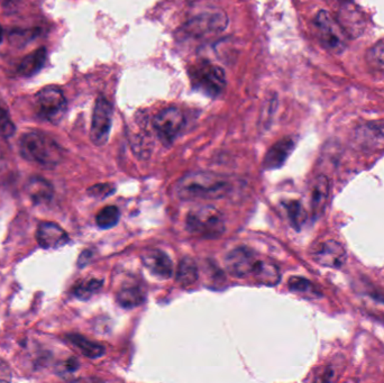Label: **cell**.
Listing matches in <instances>:
<instances>
[{
  "instance_id": "6da1fadb",
  "label": "cell",
  "mask_w": 384,
  "mask_h": 383,
  "mask_svg": "<svg viewBox=\"0 0 384 383\" xmlns=\"http://www.w3.org/2000/svg\"><path fill=\"white\" fill-rule=\"evenodd\" d=\"M233 183L215 172H190L176 183L174 193L183 201L218 200L232 193Z\"/></svg>"
},
{
  "instance_id": "7a4b0ae2",
  "label": "cell",
  "mask_w": 384,
  "mask_h": 383,
  "mask_svg": "<svg viewBox=\"0 0 384 383\" xmlns=\"http://www.w3.org/2000/svg\"><path fill=\"white\" fill-rule=\"evenodd\" d=\"M19 151L27 161L43 167L53 168L62 160V148L45 133L33 131L23 135L19 141Z\"/></svg>"
},
{
  "instance_id": "3957f363",
  "label": "cell",
  "mask_w": 384,
  "mask_h": 383,
  "mask_svg": "<svg viewBox=\"0 0 384 383\" xmlns=\"http://www.w3.org/2000/svg\"><path fill=\"white\" fill-rule=\"evenodd\" d=\"M188 232L199 238L215 240L226 230L224 215L216 207L199 205L192 208L186 217Z\"/></svg>"
},
{
  "instance_id": "277c9868",
  "label": "cell",
  "mask_w": 384,
  "mask_h": 383,
  "mask_svg": "<svg viewBox=\"0 0 384 383\" xmlns=\"http://www.w3.org/2000/svg\"><path fill=\"white\" fill-rule=\"evenodd\" d=\"M321 44L335 54H342L348 44V35L332 14L320 11L313 21Z\"/></svg>"
},
{
  "instance_id": "5b68a950",
  "label": "cell",
  "mask_w": 384,
  "mask_h": 383,
  "mask_svg": "<svg viewBox=\"0 0 384 383\" xmlns=\"http://www.w3.org/2000/svg\"><path fill=\"white\" fill-rule=\"evenodd\" d=\"M68 108L64 93L56 86H48L35 96V113L45 122L59 124Z\"/></svg>"
},
{
  "instance_id": "8992f818",
  "label": "cell",
  "mask_w": 384,
  "mask_h": 383,
  "mask_svg": "<svg viewBox=\"0 0 384 383\" xmlns=\"http://www.w3.org/2000/svg\"><path fill=\"white\" fill-rule=\"evenodd\" d=\"M192 86L209 97H216L226 87V74L221 66L208 61L192 66L190 71Z\"/></svg>"
},
{
  "instance_id": "52a82bcc",
  "label": "cell",
  "mask_w": 384,
  "mask_h": 383,
  "mask_svg": "<svg viewBox=\"0 0 384 383\" xmlns=\"http://www.w3.org/2000/svg\"><path fill=\"white\" fill-rule=\"evenodd\" d=\"M113 122V107L107 99L101 96L96 101L92 114L90 138L97 146L105 145L111 134Z\"/></svg>"
},
{
  "instance_id": "ba28073f",
  "label": "cell",
  "mask_w": 384,
  "mask_h": 383,
  "mask_svg": "<svg viewBox=\"0 0 384 383\" xmlns=\"http://www.w3.org/2000/svg\"><path fill=\"white\" fill-rule=\"evenodd\" d=\"M184 124L182 111L176 107H168L153 118V127L164 145H170L181 132Z\"/></svg>"
},
{
  "instance_id": "9c48e42d",
  "label": "cell",
  "mask_w": 384,
  "mask_h": 383,
  "mask_svg": "<svg viewBox=\"0 0 384 383\" xmlns=\"http://www.w3.org/2000/svg\"><path fill=\"white\" fill-rule=\"evenodd\" d=\"M261 260L262 259H260L253 250L242 246L227 254L225 257V267L229 275L243 279L256 275Z\"/></svg>"
},
{
  "instance_id": "30bf717a",
  "label": "cell",
  "mask_w": 384,
  "mask_h": 383,
  "mask_svg": "<svg viewBox=\"0 0 384 383\" xmlns=\"http://www.w3.org/2000/svg\"><path fill=\"white\" fill-rule=\"evenodd\" d=\"M330 1L336 4V19L348 37L356 39L360 36L365 27V21L358 6L353 3V0H328V3Z\"/></svg>"
},
{
  "instance_id": "8fae6325",
  "label": "cell",
  "mask_w": 384,
  "mask_h": 383,
  "mask_svg": "<svg viewBox=\"0 0 384 383\" xmlns=\"http://www.w3.org/2000/svg\"><path fill=\"white\" fill-rule=\"evenodd\" d=\"M227 25V19L224 13L219 11H208L199 14L188 23L190 34L203 36L206 34L221 32Z\"/></svg>"
},
{
  "instance_id": "7c38bea8",
  "label": "cell",
  "mask_w": 384,
  "mask_h": 383,
  "mask_svg": "<svg viewBox=\"0 0 384 383\" xmlns=\"http://www.w3.org/2000/svg\"><path fill=\"white\" fill-rule=\"evenodd\" d=\"M313 260L323 267L340 269L346 262V251L342 244L328 240L313 250Z\"/></svg>"
},
{
  "instance_id": "4fadbf2b",
  "label": "cell",
  "mask_w": 384,
  "mask_h": 383,
  "mask_svg": "<svg viewBox=\"0 0 384 383\" xmlns=\"http://www.w3.org/2000/svg\"><path fill=\"white\" fill-rule=\"evenodd\" d=\"M37 243L45 250L60 249L70 242L68 233L60 225L52 222H43L36 230Z\"/></svg>"
},
{
  "instance_id": "5bb4252c",
  "label": "cell",
  "mask_w": 384,
  "mask_h": 383,
  "mask_svg": "<svg viewBox=\"0 0 384 383\" xmlns=\"http://www.w3.org/2000/svg\"><path fill=\"white\" fill-rule=\"evenodd\" d=\"M356 145L365 151H384V124H366L354 134Z\"/></svg>"
},
{
  "instance_id": "9a60e30c",
  "label": "cell",
  "mask_w": 384,
  "mask_h": 383,
  "mask_svg": "<svg viewBox=\"0 0 384 383\" xmlns=\"http://www.w3.org/2000/svg\"><path fill=\"white\" fill-rule=\"evenodd\" d=\"M142 262L145 267L154 277L166 280L173 275V263L166 252L161 250H148L142 254Z\"/></svg>"
},
{
  "instance_id": "2e32d148",
  "label": "cell",
  "mask_w": 384,
  "mask_h": 383,
  "mask_svg": "<svg viewBox=\"0 0 384 383\" xmlns=\"http://www.w3.org/2000/svg\"><path fill=\"white\" fill-rule=\"evenodd\" d=\"M329 193H330V183L326 175H318L313 180L310 188V209L311 215L315 220L324 215Z\"/></svg>"
},
{
  "instance_id": "e0dca14e",
  "label": "cell",
  "mask_w": 384,
  "mask_h": 383,
  "mask_svg": "<svg viewBox=\"0 0 384 383\" xmlns=\"http://www.w3.org/2000/svg\"><path fill=\"white\" fill-rule=\"evenodd\" d=\"M295 145V142L293 138H284L278 141L264 156L263 169L268 171L280 169L286 163L290 154L293 153Z\"/></svg>"
},
{
  "instance_id": "ac0fdd59",
  "label": "cell",
  "mask_w": 384,
  "mask_h": 383,
  "mask_svg": "<svg viewBox=\"0 0 384 383\" xmlns=\"http://www.w3.org/2000/svg\"><path fill=\"white\" fill-rule=\"evenodd\" d=\"M26 191L29 198L32 199L34 205L49 204L53 198V185L48 180L35 175L29 180L26 185Z\"/></svg>"
},
{
  "instance_id": "d6986e66",
  "label": "cell",
  "mask_w": 384,
  "mask_h": 383,
  "mask_svg": "<svg viewBox=\"0 0 384 383\" xmlns=\"http://www.w3.org/2000/svg\"><path fill=\"white\" fill-rule=\"evenodd\" d=\"M66 341L74 345L84 357L89 359H99L105 354V347L97 342L90 341L79 334H69Z\"/></svg>"
},
{
  "instance_id": "ffe728a7",
  "label": "cell",
  "mask_w": 384,
  "mask_h": 383,
  "mask_svg": "<svg viewBox=\"0 0 384 383\" xmlns=\"http://www.w3.org/2000/svg\"><path fill=\"white\" fill-rule=\"evenodd\" d=\"M46 50L44 48H37L32 53L25 56L19 66V73L23 77H33L37 72H40L46 62Z\"/></svg>"
},
{
  "instance_id": "44dd1931",
  "label": "cell",
  "mask_w": 384,
  "mask_h": 383,
  "mask_svg": "<svg viewBox=\"0 0 384 383\" xmlns=\"http://www.w3.org/2000/svg\"><path fill=\"white\" fill-rule=\"evenodd\" d=\"M198 279H199V270L195 260L191 257H183L176 269V282L182 287H190L195 285Z\"/></svg>"
},
{
  "instance_id": "7402d4cb",
  "label": "cell",
  "mask_w": 384,
  "mask_h": 383,
  "mask_svg": "<svg viewBox=\"0 0 384 383\" xmlns=\"http://www.w3.org/2000/svg\"><path fill=\"white\" fill-rule=\"evenodd\" d=\"M146 296L144 291L137 287V285H127L119 290L117 294V302L121 307L131 310L135 307L140 306L145 302Z\"/></svg>"
},
{
  "instance_id": "603a6c76",
  "label": "cell",
  "mask_w": 384,
  "mask_h": 383,
  "mask_svg": "<svg viewBox=\"0 0 384 383\" xmlns=\"http://www.w3.org/2000/svg\"><path fill=\"white\" fill-rule=\"evenodd\" d=\"M253 277H256L258 282L266 285H276L281 279L278 267L266 259L261 260L260 265Z\"/></svg>"
},
{
  "instance_id": "cb8c5ba5",
  "label": "cell",
  "mask_w": 384,
  "mask_h": 383,
  "mask_svg": "<svg viewBox=\"0 0 384 383\" xmlns=\"http://www.w3.org/2000/svg\"><path fill=\"white\" fill-rule=\"evenodd\" d=\"M103 281L101 280V279H96V277L81 281L74 287V297L86 302V300H89L91 297L97 295L103 288Z\"/></svg>"
},
{
  "instance_id": "d4e9b609",
  "label": "cell",
  "mask_w": 384,
  "mask_h": 383,
  "mask_svg": "<svg viewBox=\"0 0 384 383\" xmlns=\"http://www.w3.org/2000/svg\"><path fill=\"white\" fill-rule=\"evenodd\" d=\"M290 290L295 294L303 295L307 298H320L321 292L316 285L305 277H293L289 279Z\"/></svg>"
},
{
  "instance_id": "484cf974",
  "label": "cell",
  "mask_w": 384,
  "mask_h": 383,
  "mask_svg": "<svg viewBox=\"0 0 384 383\" xmlns=\"http://www.w3.org/2000/svg\"><path fill=\"white\" fill-rule=\"evenodd\" d=\"M284 208L287 210L290 224L295 230H300L307 220V213L301 203L297 200L288 201L284 204Z\"/></svg>"
},
{
  "instance_id": "4316f807",
  "label": "cell",
  "mask_w": 384,
  "mask_h": 383,
  "mask_svg": "<svg viewBox=\"0 0 384 383\" xmlns=\"http://www.w3.org/2000/svg\"><path fill=\"white\" fill-rule=\"evenodd\" d=\"M121 218V212L116 206H106L98 213L96 216V223L98 228L101 230H109L118 224Z\"/></svg>"
},
{
  "instance_id": "83f0119b",
  "label": "cell",
  "mask_w": 384,
  "mask_h": 383,
  "mask_svg": "<svg viewBox=\"0 0 384 383\" xmlns=\"http://www.w3.org/2000/svg\"><path fill=\"white\" fill-rule=\"evenodd\" d=\"M366 61L376 71L384 73V41L376 43L368 50V54H366Z\"/></svg>"
},
{
  "instance_id": "f1b7e54d",
  "label": "cell",
  "mask_w": 384,
  "mask_h": 383,
  "mask_svg": "<svg viewBox=\"0 0 384 383\" xmlns=\"http://www.w3.org/2000/svg\"><path fill=\"white\" fill-rule=\"evenodd\" d=\"M15 125L9 116V111L0 103V136L9 138L15 134Z\"/></svg>"
},
{
  "instance_id": "f546056e",
  "label": "cell",
  "mask_w": 384,
  "mask_h": 383,
  "mask_svg": "<svg viewBox=\"0 0 384 383\" xmlns=\"http://www.w3.org/2000/svg\"><path fill=\"white\" fill-rule=\"evenodd\" d=\"M113 191H115V188L111 183H99V185H92L88 189L89 196L99 199L111 196Z\"/></svg>"
},
{
  "instance_id": "4dcf8cb0",
  "label": "cell",
  "mask_w": 384,
  "mask_h": 383,
  "mask_svg": "<svg viewBox=\"0 0 384 383\" xmlns=\"http://www.w3.org/2000/svg\"><path fill=\"white\" fill-rule=\"evenodd\" d=\"M64 369H66L68 372H74V371L79 369V362L78 359H74V357H70V359L64 363Z\"/></svg>"
},
{
  "instance_id": "1f68e13d",
  "label": "cell",
  "mask_w": 384,
  "mask_h": 383,
  "mask_svg": "<svg viewBox=\"0 0 384 383\" xmlns=\"http://www.w3.org/2000/svg\"><path fill=\"white\" fill-rule=\"evenodd\" d=\"M9 369L7 367V364H5V363L0 359V380L1 381H7L9 380Z\"/></svg>"
},
{
  "instance_id": "d6a6232c",
  "label": "cell",
  "mask_w": 384,
  "mask_h": 383,
  "mask_svg": "<svg viewBox=\"0 0 384 383\" xmlns=\"http://www.w3.org/2000/svg\"><path fill=\"white\" fill-rule=\"evenodd\" d=\"M90 257H91V253H90L89 251H84V253L80 255L79 262H78L79 267H84V265H87Z\"/></svg>"
},
{
  "instance_id": "836d02e7",
  "label": "cell",
  "mask_w": 384,
  "mask_h": 383,
  "mask_svg": "<svg viewBox=\"0 0 384 383\" xmlns=\"http://www.w3.org/2000/svg\"><path fill=\"white\" fill-rule=\"evenodd\" d=\"M6 164H7V160H6L5 154H4L3 150L0 148V171L5 169Z\"/></svg>"
},
{
  "instance_id": "e575fe53",
  "label": "cell",
  "mask_w": 384,
  "mask_h": 383,
  "mask_svg": "<svg viewBox=\"0 0 384 383\" xmlns=\"http://www.w3.org/2000/svg\"><path fill=\"white\" fill-rule=\"evenodd\" d=\"M1 37H3V29L0 27V42H1Z\"/></svg>"
}]
</instances>
